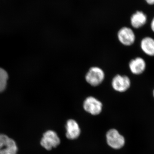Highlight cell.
Segmentation results:
<instances>
[{"label":"cell","instance_id":"cell-1","mask_svg":"<svg viewBox=\"0 0 154 154\" xmlns=\"http://www.w3.org/2000/svg\"><path fill=\"white\" fill-rule=\"evenodd\" d=\"M117 38L122 45L125 47H131L135 43L136 35L134 30L128 27H123L119 30Z\"/></svg>","mask_w":154,"mask_h":154},{"label":"cell","instance_id":"cell-2","mask_svg":"<svg viewBox=\"0 0 154 154\" xmlns=\"http://www.w3.org/2000/svg\"><path fill=\"white\" fill-rule=\"evenodd\" d=\"M112 88L119 93H125L130 90L131 86V80L126 75L117 74L112 79Z\"/></svg>","mask_w":154,"mask_h":154},{"label":"cell","instance_id":"cell-3","mask_svg":"<svg viewBox=\"0 0 154 154\" xmlns=\"http://www.w3.org/2000/svg\"><path fill=\"white\" fill-rule=\"evenodd\" d=\"M60 143V139L57 134L52 130H48L45 132L40 141L42 146L48 151L57 147Z\"/></svg>","mask_w":154,"mask_h":154},{"label":"cell","instance_id":"cell-4","mask_svg":"<svg viewBox=\"0 0 154 154\" xmlns=\"http://www.w3.org/2000/svg\"><path fill=\"white\" fill-rule=\"evenodd\" d=\"M18 150L14 140L7 135L0 134V154H17Z\"/></svg>","mask_w":154,"mask_h":154},{"label":"cell","instance_id":"cell-5","mask_svg":"<svg viewBox=\"0 0 154 154\" xmlns=\"http://www.w3.org/2000/svg\"><path fill=\"white\" fill-rule=\"evenodd\" d=\"M105 73L98 67H93L89 69L86 75L85 79L91 86L96 87L102 84L105 79Z\"/></svg>","mask_w":154,"mask_h":154},{"label":"cell","instance_id":"cell-6","mask_svg":"<svg viewBox=\"0 0 154 154\" xmlns=\"http://www.w3.org/2000/svg\"><path fill=\"white\" fill-rule=\"evenodd\" d=\"M146 67L145 60L140 56L131 59L128 63L129 71L134 76H140L143 74L146 71Z\"/></svg>","mask_w":154,"mask_h":154},{"label":"cell","instance_id":"cell-7","mask_svg":"<svg viewBox=\"0 0 154 154\" xmlns=\"http://www.w3.org/2000/svg\"><path fill=\"white\" fill-rule=\"evenodd\" d=\"M106 140L108 145L110 147L118 149L124 146L125 140L117 130L111 129L108 131L106 134Z\"/></svg>","mask_w":154,"mask_h":154},{"label":"cell","instance_id":"cell-8","mask_svg":"<svg viewBox=\"0 0 154 154\" xmlns=\"http://www.w3.org/2000/svg\"><path fill=\"white\" fill-rule=\"evenodd\" d=\"M102 102L93 96H89L84 101L83 107L86 112L93 115L100 114L102 110Z\"/></svg>","mask_w":154,"mask_h":154},{"label":"cell","instance_id":"cell-9","mask_svg":"<svg viewBox=\"0 0 154 154\" xmlns=\"http://www.w3.org/2000/svg\"><path fill=\"white\" fill-rule=\"evenodd\" d=\"M140 47L142 52L147 56L154 57V38L146 36L141 39Z\"/></svg>","mask_w":154,"mask_h":154},{"label":"cell","instance_id":"cell-10","mask_svg":"<svg viewBox=\"0 0 154 154\" xmlns=\"http://www.w3.org/2000/svg\"><path fill=\"white\" fill-rule=\"evenodd\" d=\"M147 22V17L142 11H137L131 17V25L135 30L143 28L146 24Z\"/></svg>","mask_w":154,"mask_h":154},{"label":"cell","instance_id":"cell-11","mask_svg":"<svg viewBox=\"0 0 154 154\" xmlns=\"http://www.w3.org/2000/svg\"><path fill=\"white\" fill-rule=\"evenodd\" d=\"M66 135L68 139L75 140L78 138L81 134V129L77 122L74 119H69L66 122Z\"/></svg>","mask_w":154,"mask_h":154},{"label":"cell","instance_id":"cell-12","mask_svg":"<svg viewBox=\"0 0 154 154\" xmlns=\"http://www.w3.org/2000/svg\"><path fill=\"white\" fill-rule=\"evenodd\" d=\"M8 74L5 70L0 68V92L5 89L8 79Z\"/></svg>","mask_w":154,"mask_h":154},{"label":"cell","instance_id":"cell-13","mask_svg":"<svg viewBox=\"0 0 154 154\" xmlns=\"http://www.w3.org/2000/svg\"><path fill=\"white\" fill-rule=\"evenodd\" d=\"M150 30L152 32L154 33V17L152 19L150 25Z\"/></svg>","mask_w":154,"mask_h":154},{"label":"cell","instance_id":"cell-14","mask_svg":"<svg viewBox=\"0 0 154 154\" xmlns=\"http://www.w3.org/2000/svg\"><path fill=\"white\" fill-rule=\"evenodd\" d=\"M149 5H154V0H145Z\"/></svg>","mask_w":154,"mask_h":154},{"label":"cell","instance_id":"cell-15","mask_svg":"<svg viewBox=\"0 0 154 154\" xmlns=\"http://www.w3.org/2000/svg\"><path fill=\"white\" fill-rule=\"evenodd\" d=\"M152 96H153V98L154 99V89H153V90L152 93Z\"/></svg>","mask_w":154,"mask_h":154}]
</instances>
